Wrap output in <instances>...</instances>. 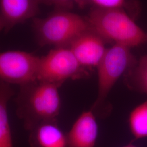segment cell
<instances>
[{
    "instance_id": "9c48e42d",
    "label": "cell",
    "mask_w": 147,
    "mask_h": 147,
    "mask_svg": "<svg viewBox=\"0 0 147 147\" xmlns=\"http://www.w3.org/2000/svg\"><path fill=\"white\" fill-rule=\"evenodd\" d=\"M98 135L94 113L91 110L84 111L67 134L68 147H95Z\"/></svg>"
},
{
    "instance_id": "3957f363",
    "label": "cell",
    "mask_w": 147,
    "mask_h": 147,
    "mask_svg": "<svg viewBox=\"0 0 147 147\" xmlns=\"http://www.w3.org/2000/svg\"><path fill=\"white\" fill-rule=\"evenodd\" d=\"M87 20L105 41L130 49L147 42V33L125 11L92 8Z\"/></svg>"
},
{
    "instance_id": "2e32d148",
    "label": "cell",
    "mask_w": 147,
    "mask_h": 147,
    "mask_svg": "<svg viewBox=\"0 0 147 147\" xmlns=\"http://www.w3.org/2000/svg\"></svg>"
},
{
    "instance_id": "30bf717a",
    "label": "cell",
    "mask_w": 147,
    "mask_h": 147,
    "mask_svg": "<svg viewBox=\"0 0 147 147\" xmlns=\"http://www.w3.org/2000/svg\"><path fill=\"white\" fill-rule=\"evenodd\" d=\"M29 132L31 147H68L67 134L59 127L57 119L42 121Z\"/></svg>"
},
{
    "instance_id": "7a4b0ae2",
    "label": "cell",
    "mask_w": 147,
    "mask_h": 147,
    "mask_svg": "<svg viewBox=\"0 0 147 147\" xmlns=\"http://www.w3.org/2000/svg\"><path fill=\"white\" fill-rule=\"evenodd\" d=\"M32 28L40 47H69L81 34L91 29L87 19L69 10L56 9L44 18L33 19Z\"/></svg>"
},
{
    "instance_id": "5b68a950",
    "label": "cell",
    "mask_w": 147,
    "mask_h": 147,
    "mask_svg": "<svg viewBox=\"0 0 147 147\" xmlns=\"http://www.w3.org/2000/svg\"><path fill=\"white\" fill-rule=\"evenodd\" d=\"M69 47H55L40 57L36 80L60 87L69 79L87 75Z\"/></svg>"
},
{
    "instance_id": "7c38bea8",
    "label": "cell",
    "mask_w": 147,
    "mask_h": 147,
    "mask_svg": "<svg viewBox=\"0 0 147 147\" xmlns=\"http://www.w3.org/2000/svg\"><path fill=\"white\" fill-rule=\"evenodd\" d=\"M80 7L89 5L93 8L102 9L122 10L135 19L140 12V3L135 1L125 0H90L75 1Z\"/></svg>"
},
{
    "instance_id": "52a82bcc",
    "label": "cell",
    "mask_w": 147,
    "mask_h": 147,
    "mask_svg": "<svg viewBox=\"0 0 147 147\" xmlns=\"http://www.w3.org/2000/svg\"><path fill=\"white\" fill-rule=\"evenodd\" d=\"M69 47L85 69L97 68L107 49L105 40L92 29L81 34Z\"/></svg>"
},
{
    "instance_id": "8992f818",
    "label": "cell",
    "mask_w": 147,
    "mask_h": 147,
    "mask_svg": "<svg viewBox=\"0 0 147 147\" xmlns=\"http://www.w3.org/2000/svg\"><path fill=\"white\" fill-rule=\"evenodd\" d=\"M40 57L20 50L0 53V80L19 86L36 80Z\"/></svg>"
},
{
    "instance_id": "277c9868",
    "label": "cell",
    "mask_w": 147,
    "mask_h": 147,
    "mask_svg": "<svg viewBox=\"0 0 147 147\" xmlns=\"http://www.w3.org/2000/svg\"><path fill=\"white\" fill-rule=\"evenodd\" d=\"M130 48L113 44L107 49L96 68L98 74V90L96 100L92 106L95 115H107L110 111L107 99L111 90L123 75H125L135 64L137 60Z\"/></svg>"
},
{
    "instance_id": "9a60e30c",
    "label": "cell",
    "mask_w": 147,
    "mask_h": 147,
    "mask_svg": "<svg viewBox=\"0 0 147 147\" xmlns=\"http://www.w3.org/2000/svg\"><path fill=\"white\" fill-rule=\"evenodd\" d=\"M124 147H136V146H135L134 145H133L131 143H130V144H127V145H126L125 146H124Z\"/></svg>"
},
{
    "instance_id": "4fadbf2b",
    "label": "cell",
    "mask_w": 147,
    "mask_h": 147,
    "mask_svg": "<svg viewBox=\"0 0 147 147\" xmlns=\"http://www.w3.org/2000/svg\"><path fill=\"white\" fill-rule=\"evenodd\" d=\"M124 76L129 88L147 95V55L137 60L135 64Z\"/></svg>"
},
{
    "instance_id": "ba28073f",
    "label": "cell",
    "mask_w": 147,
    "mask_h": 147,
    "mask_svg": "<svg viewBox=\"0 0 147 147\" xmlns=\"http://www.w3.org/2000/svg\"><path fill=\"white\" fill-rule=\"evenodd\" d=\"M41 1L0 0V32L8 33L16 25L36 18Z\"/></svg>"
},
{
    "instance_id": "8fae6325",
    "label": "cell",
    "mask_w": 147,
    "mask_h": 147,
    "mask_svg": "<svg viewBox=\"0 0 147 147\" xmlns=\"http://www.w3.org/2000/svg\"><path fill=\"white\" fill-rule=\"evenodd\" d=\"M14 94L11 84L0 80V147H14L7 106Z\"/></svg>"
},
{
    "instance_id": "6da1fadb",
    "label": "cell",
    "mask_w": 147,
    "mask_h": 147,
    "mask_svg": "<svg viewBox=\"0 0 147 147\" xmlns=\"http://www.w3.org/2000/svg\"><path fill=\"white\" fill-rule=\"evenodd\" d=\"M58 88L37 80L19 86L14 99L16 113L26 130L30 131L43 121L57 119L61 108Z\"/></svg>"
},
{
    "instance_id": "5bb4252c",
    "label": "cell",
    "mask_w": 147,
    "mask_h": 147,
    "mask_svg": "<svg viewBox=\"0 0 147 147\" xmlns=\"http://www.w3.org/2000/svg\"><path fill=\"white\" fill-rule=\"evenodd\" d=\"M130 130L135 140L147 137V100L137 106L129 117Z\"/></svg>"
}]
</instances>
